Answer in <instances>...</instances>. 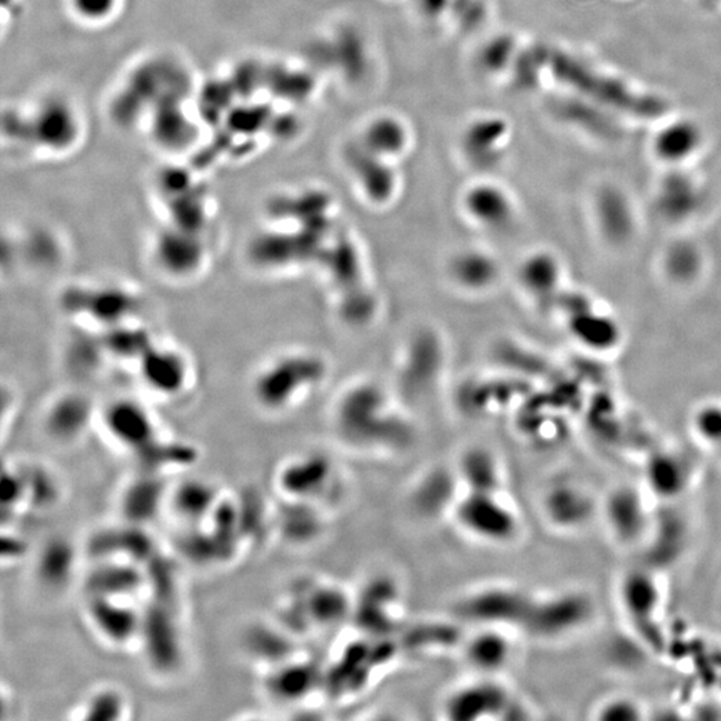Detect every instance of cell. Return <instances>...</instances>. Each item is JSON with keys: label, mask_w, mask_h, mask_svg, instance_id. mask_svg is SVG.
I'll return each instance as SVG.
<instances>
[{"label": "cell", "mask_w": 721, "mask_h": 721, "mask_svg": "<svg viewBox=\"0 0 721 721\" xmlns=\"http://www.w3.org/2000/svg\"><path fill=\"white\" fill-rule=\"evenodd\" d=\"M381 158L370 151L365 150V154L350 156V168L353 169L357 176V181L361 184V189L365 190V194L370 201L382 204L387 203L394 194L395 180L387 163Z\"/></svg>", "instance_id": "obj_26"}, {"label": "cell", "mask_w": 721, "mask_h": 721, "mask_svg": "<svg viewBox=\"0 0 721 721\" xmlns=\"http://www.w3.org/2000/svg\"><path fill=\"white\" fill-rule=\"evenodd\" d=\"M504 631V628L480 627V632L465 647L469 664L487 677L504 670L512 657V645Z\"/></svg>", "instance_id": "obj_21"}, {"label": "cell", "mask_w": 721, "mask_h": 721, "mask_svg": "<svg viewBox=\"0 0 721 721\" xmlns=\"http://www.w3.org/2000/svg\"><path fill=\"white\" fill-rule=\"evenodd\" d=\"M322 257L336 287L346 293L342 300L343 314L349 319H361L370 314L373 306L369 293L363 289L362 263L354 243L340 238Z\"/></svg>", "instance_id": "obj_11"}, {"label": "cell", "mask_w": 721, "mask_h": 721, "mask_svg": "<svg viewBox=\"0 0 721 721\" xmlns=\"http://www.w3.org/2000/svg\"><path fill=\"white\" fill-rule=\"evenodd\" d=\"M101 421L106 435L134 455L148 451L161 440L153 414L136 400L112 401L103 410Z\"/></svg>", "instance_id": "obj_8"}, {"label": "cell", "mask_w": 721, "mask_h": 721, "mask_svg": "<svg viewBox=\"0 0 721 721\" xmlns=\"http://www.w3.org/2000/svg\"><path fill=\"white\" fill-rule=\"evenodd\" d=\"M458 475L467 491H502L500 462L484 448L469 449L462 455Z\"/></svg>", "instance_id": "obj_24"}, {"label": "cell", "mask_w": 721, "mask_h": 721, "mask_svg": "<svg viewBox=\"0 0 721 721\" xmlns=\"http://www.w3.org/2000/svg\"><path fill=\"white\" fill-rule=\"evenodd\" d=\"M129 703L116 688H98L82 707V719L88 721H117L128 713Z\"/></svg>", "instance_id": "obj_32"}, {"label": "cell", "mask_w": 721, "mask_h": 721, "mask_svg": "<svg viewBox=\"0 0 721 721\" xmlns=\"http://www.w3.org/2000/svg\"><path fill=\"white\" fill-rule=\"evenodd\" d=\"M77 552L66 539L46 542L37 559V574L41 583L50 588H62L76 573Z\"/></svg>", "instance_id": "obj_25"}, {"label": "cell", "mask_w": 721, "mask_h": 721, "mask_svg": "<svg viewBox=\"0 0 721 721\" xmlns=\"http://www.w3.org/2000/svg\"><path fill=\"white\" fill-rule=\"evenodd\" d=\"M26 482V502L42 508L52 504L58 495V485L54 475L44 469L32 467L31 471L23 472Z\"/></svg>", "instance_id": "obj_36"}, {"label": "cell", "mask_w": 721, "mask_h": 721, "mask_svg": "<svg viewBox=\"0 0 721 721\" xmlns=\"http://www.w3.org/2000/svg\"><path fill=\"white\" fill-rule=\"evenodd\" d=\"M76 117L64 104L52 102L38 111L37 137L42 147L59 150L69 147L76 137Z\"/></svg>", "instance_id": "obj_29"}, {"label": "cell", "mask_w": 721, "mask_h": 721, "mask_svg": "<svg viewBox=\"0 0 721 721\" xmlns=\"http://www.w3.org/2000/svg\"><path fill=\"white\" fill-rule=\"evenodd\" d=\"M307 592L301 604V624L306 627H333L348 614H353L354 599L339 587L319 583L312 588L309 585Z\"/></svg>", "instance_id": "obj_19"}, {"label": "cell", "mask_w": 721, "mask_h": 721, "mask_svg": "<svg viewBox=\"0 0 721 721\" xmlns=\"http://www.w3.org/2000/svg\"><path fill=\"white\" fill-rule=\"evenodd\" d=\"M511 703L507 688L484 674V678L449 694L444 712L451 720L502 719Z\"/></svg>", "instance_id": "obj_12"}, {"label": "cell", "mask_w": 721, "mask_h": 721, "mask_svg": "<svg viewBox=\"0 0 721 721\" xmlns=\"http://www.w3.org/2000/svg\"><path fill=\"white\" fill-rule=\"evenodd\" d=\"M332 461L322 453H308L292 459L278 469L276 485L287 501L317 502L326 499L336 485Z\"/></svg>", "instance_id": "obj_7"}, {"label": "cell", "mask_w": 721, "mask_h": 721, "mask_svg": "<svg viewBox=\"0 0 721 721\" xmlns=\"http://www.w3.org/2000/svg\"><path fill=\"white\" fill-rule=\"evenodd\" d=\"M220 507V492L207 480L189 479L170 487L168 508L183 524L201 525Z\"/></svg>", "instance_id": "obj_15"}, {"label": "cell", "mask_w": 721, "mask_h": 721, "mask_svg": "<svg viewBox=\"0 0 721 721\" xmlns=\"http://www.w3.org/2000/svg\"><path fill=\"white\" fill-rule=\"evenodd\" d=\"M442 349L438 337L423 333L410 346L401 372V387L410 394H420L438 379Z\"/></svg>", "instance_id": "obj_16"}, {"label": "cell", "mask_w": 721, "mask_h": 721, "mask_svg": "<svg viewBox=\"0 0 721 721\" xmlns=\"http://www.w3.org/2000/svg\"><path fill=\"white\" fill-rule=\"evenodd\" d=\"M700 144L699 126L691 121H677L658 132L653 139V151L661 161L680 163L697 153Z\"/></svg>", "instance_id": "obj_27"}, {"label": "cell", "mask_w": 721, "mask_h": 721, "mask_svg": "<svg viewBox=\"0 0 721 721\" xmlns=\"http://www.w3.org/2000/svg\"><path fill=\"white\" fill-rule=\"evenodd\" d=\"M89 623L106 643L124 647L141 637L143 617L126 599L89 598Z\"/></svg>", "instance_id": "obj_13"}, {"label": "cell", "mask_w": 721, "mask_h": 721, "mask_svg": "<svg viewBox=\"0 0 721 721\" xmlns=\"http://www.w3.org/2000/svg\"><path fill=\"white\" fill-rule=\"evenodd\" d=\"M327 363L307 352L278 356L258 370L251 382L257 405L269 413H282L326 379Z\"/></svg>", "instance_id": "obj_3"}, {"label": "cell", "mask_w": 721, "mask_h": 721, "mask_svg": "<svg viewBox=\"0 0 721 721\" xmlns=\"http://www.w3.org/2000/svg\"><path fill=\"white\" fill-rule=\"evenodd\" d=\"M509 383L502 381L469 383L462 390L461 403L469 413H485L489 408L500 407L513 394Z\"/></svg>", "instance_id": "obj_34"}, {"label": "cell", "mask_w": 721, "mask_h": 721, "mask_svg": "<svg viewBox=\"0 0 721 721\" xmlns=\"http://www.w3.org/2000/svg\"><path fill=\"white\" fill-rule=\"evenodd\" d=\"M143 584L141 568L128 560H98L86 580L89 598L129 600Z\"/></svg>", "instance_id": "obj_14"}, {"label": "cell", "mask_w": 721, "mask_h": 721, "mask_svg": "<svg viewBox=\"0 0 721 721\" xmlns=\"http://www.w3.org/2000/svg\"><path fill=\"white\" fill-rule=\"evenodd\" d=\"M571 328L575 337L590 347H611L617 341L618 329L614 323L603 314L593 312L585 303L584 308L579 307L572 316Z\"/></svg>", "instance_id": "obj_31"}, {"label": "cell", "mask_w": 721, "mask_h": 721, "mask_svg": "<svg viewBox=\"0 0 721 721\" xmlns=\"http://www.w3.org/2000/svg\"><path fill=\"white\" fill-rule=\"evenodd\" d=\"M63 307L96 328L110 330L131 321L139 308L138 297L116 283L74 287L63 296Z\"/></svg>", "instance_id": "obj_5"}, {"label": "cell", "mask_w": 721, "mask_h": 721, "mask_svg": "<svg viewBox=\"0 0 721 721\" xmlns=\"http://www.w3.org/2000/svg\"><path fill=\"white\" fill-rule=\"evenodd\" d=\"M451 276L461 288L482 292L499 280L500 267L491 254L481 250H465L451 263Z\"/></svg>", "instance_id": "obj_23"}, {"label": "cell", "mask_w": 721, "mask_h": 721, "mask_svg": "<svg viewBox=\"0 0 721 721\" xmlns=\"http://www.w3.org/2000/svg\"><path fill=\"white\" fill-rule=\"evenodd\" d=\"M549 58L554 76L561 82L600 108L643 119H657L667 111L663 99L633 90L620 79L604 74L581 59L564 52H554Z\"/></svg>", "instance_id": "obj_2"}, {"label": "cell", "mask_w": 721, "mask_h": 721, "mask_svg": "<svg viewBox=\"0 0 721 721\" xmlns=\"http://www.w3.org/2000/svg\"><path fill=\"white\" fill-rule=\"evenodd\" d=\"M169 491L170 487L163 484V475L148 472L139 475L123 494L126 519L134 525L153 520L163 507L168 508Z\"/></svg>", "instance_id": "obj_20"}, {"label": "cell", "mask_w": 721, "mask_h": 721, "mask_svg": "<svg viewBox=\"0 0 721 721\" xmlns=\"http://www.w3.org/2000/svg\"><path fill=\"white\" fill-rule=\"evenodd\" d=\"M455 524L472 539L502 545L519 532V515L502 498V491H467L453 508Z\"/></svg>", "instance_id": "obj_4"}, {"label": "cell", "mask_w": 721, "mask_h": 721, "mask_svg": "<svg viewBox=\"0 0 721 721\" xmlns=\"http://www.w3.org/2000/svg\"><path fill=\"white\" fill-rule=\"evenodd\" d=\"M336 425L343 440L362 449H401L413 440L410 423L389 408L385 394L372 383L343 394Z\"/></svg>", "instance_id": "obj_1"}, {"label": "cell", "mask_w": 721, "mask_h": 721, "mask_svg": "<svg viewBox=\"0 0 721 721\" xmlns=\"http://www.w3.org/2000/svg\"><path fill=\"white\" fill-rule=\"evenodd\" d=\"M562 110H564L565 118L578 122L580 128L592 132V134L611 138L618 132L617 126L613 124L611 118L594 108L591 101L584 104L580 102L569 103Z\"/></svg>", "instance_id": "obj_35"}, {"label": "cell", "mask_w": 721, "mask_h": 721, "mask_svg": "<svg viewBox=\"0 0 721 721\" xmlns=\"http://www.w3.org/2000/svg\"><path fill=\"white\" fill-rule=\"evenodd\" d=\"M399 123L389 118L373 122L367 132V150L381 158L401 153L405 148L407 136Z\"/></svg>", "instance_id": "obj_33"}, {"label": "cell", "mask_w": 721, "mask_h": 721, "mask_svg": "<svg viewBox=\"0 0 721 721\" xmlns=\"http://www.w3.org/2000/svg\"><path fill=\"white\" fill-rule=\"evenodd\" d=\"M699 200V190L690 177L672 174L661 183L659 204L668 216L679 218L691 214Z\"/></svg>", "instance_id": "obj_30"}, {"label": "cell", "mask_w": 721, "mask_h": 721, "mask_svg": "<svg viewBox=\"0 0 721 721\" xmlns=\"http://www.w3.org/2000/svg\"><path fill=\"white\" fill-rule=\"evenodd\" d=\"M137 365L144 385L168 399L182 394L193 379L191 363L181 350L154 341L139 356Z\"/></svg>", "instance_id": "obj_10"}, {"label": "cell", "mask_w": 721, "mask_h": 721, "mask_svg": "<svg viewBox=\"0 0 721 721\" xmlns=\"http://www.w3.org/2000/svg\"><path fill=\"white\" fill-rule=\"evenodd\" d=\"M268 690L280 701H299L306 694L312 692L317 681L322 679L316 668L289 659L283 663L270 668Z\"/></svg>", "instance_id": "obj_22"}, {"label": "cell", "mask_w": 721, "mask_h": 721, "mask_svg": "<svg viewBox=\"0 0 721 721\" xmlns=\"http://www.w3.org/2000/svg\"><path fill=\"white\" fill-rule=\"evenodd\" d=\"M464 208L481 228L502 231L514 220V204L504 190L495 184H478L468 190Z\"/></svg>", "instance_id": "obj_18"}, {"label": "cell", "mask_w": 721, "mask_h": 721, "mask_svg": "<svg viewBox=\"0 0 721 721\" xmlns=\"http://www.w3.org/2000/svg\"><path fill=\"white\" fill-rule=\"evenodd\" d=\"M697 429L705 441L721 447V408L708 407L700 410L697 415Z\"/></svg>", "instance_id": "obj_37"}, {"label": "cell", "mask_w": 721, "mask_h": 721, "mask_svg": "<svg viewBox=\"0 0 721 721\" xmlns=\"http://www.w3.org/2000/svg\"><path fill=\"white\" fill-rule=\"evenodd\" d=\"M520 280L527 292L540 302H551L558 293L561 268L548 253H535L521 264Z\"/></svg>", "instance_id": "obj_28"}, {"label": "cell", "mask_w": 721, "mask_h": 721, "mask_svg": "<svg viewBox=\"0 0 721 721\" xmlns=\"http://www.w3.org/2000/svg\"><path fill=\"white\" fill-rule=\"evenodd\" d=\"M601 712H603V714H601L600 718L607 720H630L640 718L638 708L624 700L608 703Z\"/></svg>", "instance_id": "obj_39"}, {"label": "cell", "mask_w": 721, "mask_h": 721, "mask_svg": "<svg viewBox=\"0 0 721 721\" xmlns=\"http://www.w3.org/2000/svg\"><path fill=\"white\" fill-rule=\"evenodd\" d=\"M150 249L156 268L170 280H191L208 262L204 233L170 223L158 230Z\"/></svg>", "instance_id": "obj_6"}, {"label": "cell", "mask_w": 721, "mask_h": 721, "mask_svg": "<svg viewBox=\"0 0 721 721\" xmlns=\"http://www.w3.org/2000/svg\"><path fill=\"white\" fill-rule=\"evenodd\" d=\"M326 236L322 231L303 228L276 230L256 238L251 253L263 268L293 267L322 256Z\"/></svg>", "instance_id": "obj_9"}, {"label": "cell", "mask_w": 721, "mask_h": 721, "mask_svg": "<svg viewBox=\"0 0 721 721\" xmlns=\"http://www.w3.org/2000/svg\"><path fill=\"white\" fill-rule=\"evenodd\" d=\"M118 0H71L72 9L88 21H102L114 11Z\"/></svg>", "instance_id": "obj_38"}, {"label": "cell", "mask_w": 721, "mask_h": 721, "mask_svg": "<svg viewBox=\"0 0 721 721\" xmlns=\"http://www.w3.org/2000/svg\"><path fill=\"white\" fill-rule=\"evenodd\" d=\"M91 402L84 395L70 393L51 403L44 415L46 432L52 440L70 444L88 430L92 420Z\"/></svg>", "instance_id": "obj_17"}]
</instances>
